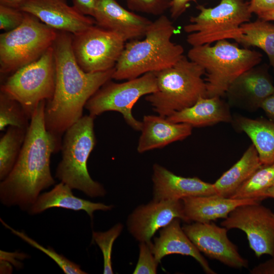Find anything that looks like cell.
Segmentation results:
<instances>
[{
    "mask_svg": "<svg viewBox=\"0 0 274 274\" xmlns=\"http://www.w3.org/2000/svg\"><path fill=\"white\" fill-rule=\"evenodd\" d=\"M1 222L2 224L7 229L10 230L14 234L17 235L21 239L31 245L32 247L42 251L47 255L66 274H86L87 272L82 270L80 266L76 263L67 259L64 256L58 254L53 249L49 247L48 248L42 246L33 239L29 237L24 232L18 231L7 223H6L1 218Z\"/></svg>",
    "mask_w": 274,
    "mask_h": 274,
    "instance_id": "30",
    "label": "cell"
},
{
    "mask_svg": "<svg viewBox=\"0 0 274 274\" xmlns=\"http://www.w3.org/2000/svg\"><path fill=\"white\" fill-rule=\"evenodd\" d=\"M156 90V78L154 72L146 73L123 83L110 80L90 97L85 108L94 117L107 111L118 112L122 115L128 125L140 131L142 121L133 117L132 109L140 98Z\"/></svg>",
    "mask_w": 274,
    "mask_h": 274,
    "instance_id": "10",
    "label": "cell"
},
{
    "mask_svg": "<svg viewBox=\"0 0 274 274\" xmlns=\"http://www.w3.org/2000/svg\"><path fill=\"white\" fill-rule=\"evenodd\" d=\"M72 188L60 182L50 191L40 195L27 211L30 215H36L52 208H61L75 211H84L93 219V213L98 210L108 211L113 208L112 205L100 202H93L75 196Z\"/></svg>",
    "mask_w": 274,
    "mask_h": 274,
    "instance_id": "23",
    "label": "cell"
},
{
    "mask_svg": "<svg viewBox=\"0 0 274 274\" xmlns=\"http://www.w3.org/2000/svg\"><path fill=\"white\" fill-rule=\"evenodd\" d=\"M219 96L199 98L192 106L175 112L166 118L175 123H184L193 127L231 123L232 115L228 103Z\"/></svg>",
    "mask_w": 274,
    "mask_h": 274,
    "instance_id": "21",
    "label": "cell"
},
{
    "mask_svg": "<svg viewBox=\"0 0 274 274\" xmlns=\"http://www.w3.org/2000/svg\"><path fill=\"white\" fill-rule=\"evenodd\" d=\"M249 10L258 16L274 10V0H250Z\"/></svg>",
    "mask_w": 274,
    "mask_h": 274,
    "instance_id": "35",
    "label": "cell"
},
{
    "mask_svg": "<svg viewBox=\"0 0 274 274\" xmlns=\"http://www.w3.org/2000/svg\"><path fill=\"white\" fill-rule=\"evenodd\" d=\"M184 212L189 223L191 221L209 223L220 218L225 219L237 207L260 202L255 199H239L219 196L216 194L188 197L182 199Z\"/></svg>",
    "mask_w": 274,
    "mask_h": 274,
    "instance_id": "22",
    "label": "cell"
},
{
    "mask_svg": "<svg viewBox=\"0 0 274 274\" xmlns=\"http://www.w3.org/2000/svg\"><path fill=\"white\" fill-rule=\"evenodd\" d=\"M199 14L192 16L184 27L193 46L212 44L220 40L233 39L244 23L249 22L252 13L249 2L245 0H221L213 8L198 5Z\"/></svg>",
    "mask_w": 274,
    "mask_h": 274,
    "instance_id": "8",
    "label": "cell"
},
{
    "mask_svg": "<svg viewBox=\"0 0 274 274\" xmlns=\"http://www.w3.org/2000/svg\"><path fill=\"white\" fill-rule=\"evenodd\" d=\"M93 18L96 25L118 33L125 41L145 36L152 22L125 9L116 0H100Z\"/></svg>",
    "mask_w": 274,
    "mask_h": 274,
    "instance_id": "17",
    "label": "cell"
},
{
    "mask_svg": "<svg viewBox=\"0 0 274 274\" xmlns=\"http://www.w3.org/2000/svg\"><path fill=\"white\" fill-rule=\"evenodd\" d=\"M273 184L274 163L262 164L230 198L261 201L265 191Z\"/></svg>",
    "mask_w": 274,
    "mask_h": 274,
    "instance_id": "28",
    "label": "cell"
},
{
    "mask_svg": "<svg viewBox=\"0 0 274 274\" xmlns=\"http://www.w3.org/2000/svg\"><path fill=\"white\" fill-rule=\"evenodd\" d=\"M175 30L168 17L160 15L152 22L144 40H133L125 44L112 79L130 80L176 63L184 56V50L182 45L171 41Z\"/></svg>",
    "mask_w": 274,
    "mask_h": 274,
    "instance_id": "3",
    "label": "cell"
},
{
    "mask_svg": "<svg viewBox=\"0 0 274 274\" xmlns=\"http://www.w3.org/2000/svg\"><path fill=\"white\" fill-rule=\"evenodd\" d=\"M95 117L83 116L64 132L62 139L61 160L55 177L72 189L80 190L89 197L103 196L104 186L94 181L87 168L89 156L96 145L94 130Z\"/></svg>",
    "mask_w": 274,
    "mask_h": 274,
    "instance_id": "5",
    "label": "cell"
},
{
    "mask_svg": "<svg viewBox=\"0 0 274 274\" xmlns=\"http://www.w3.org/2000/svg\"><path fill=\"white\" fill-rule=\"evenodd\" d=\"M18 8L58 31L73 35L96 24L93 17L82 14L74 6H69L66 0H26Z\"/></svg>",
    "mask_w": 274,
    "mask_h": 274,
    "instance_id": "15",
    "label": "cell"
},
{
    "mask_svg": "<svg viewBox=\"0 0 274 274\" xmlns=\"http://www.w3.org/2000/svg\"><path fill=\"white\" fill-rule=\"evenodd\" d=\"M128 8L133 11L153 15H162L169 8L171 0H125Z\"/></svg>",
    "mask_w": 274,
    "mask_h": 274,
    "instance_id": "33",
    "label": "cell"
},
{
    "mask_svg": "<svg viewBox=\"0 0 274 274\" xmlns=\"http://www.w3.org/2000/svg\"><path fill=\"white\" fill-rule=\"evenodd\" d=\"M221 225L228 230L237 228L243 231L257 257L264 254L274 257V213L260 202L237 207Z\"/></svg>",
    "mask_w": 274,
    "mask_h": 274,
    "instance_id": "12",
    "label": "cell"
},
{
    "mask_svg": "<svg viewBox=\"0 0 274 274\" xmlns=\"http://www.w3.org/2000/svg\"><path fill=\"white\" fill-rule=\"evenodd\" d=\"M262 165L252 144L241 158L213 184L216 195L230 198Z\"/></svg>",
    "mask_w": 274,
    "mask_h": 274,
    "instance_id": "25",
    "label": "cell"
},
{
    "mask_svg": "<svg viewBox=\"0 0 274 274\" xmlns=\"http://www.w3.org/2000/svg\"><path fill=\"white\" fill-rule=\"evenodd\" d=\"M274 91L272 79L266 64L256 65L237 77L225 95L232 107L253 112Z\"/></svg>",
    "mask_w": 274,
    "mask_h": 274,
    "instance_id": "16",
    "label": "cell"
},
{
    "mask_svg": "<svg viewBox=\"0 0 274 274\" xmlns=\"http://www.w3.org/2000/svg\"><path fill=\"white\" fill-rule=\"evenodd\" d=\"M268 197L274 198V184L269 188L264 194V199Z\"/></svg>",
    "mask_w": 274,
    "mask_h": 274,
    "instance_id": "42",
    "label": "cell"
},
{
    "mask_svg": "<svg viewBox=\"0 0 274 274\" xmlns=\"http://www.w3.org/2000/svg\"><path fill=\"white\" fill-rule=\"evenodd\" d=\"M175 218L189 223L184 212L182 199L152 200L138 207L127 219L129 232L141 242H149L160 228L168 225Z\"/></svg>",
    "mask_w": 274,
    "mask_h": 274,
    "instance_id": "14",
    "label": "cell"
},
{
    "mask_svg": "<svg viewBox=\"0 0 274 274\" xmlns=\"http://www.w3.org/2000/svg\"><path fill=\"white\" fill-rule=\"evenodd\" d=\"M55 87L52 46L38 59L13 73L2 84L1 92L18 101L30 120L40 103L52 98Z\"/></svg>",
    "mask_w": 274,
    "mask_h": 274,
    "instance_id": "9",
    "label": "cell"
},
{
    "mask_svg": "<svg viewBox=\"0 0 274 274\" xmlns=\"http://www.w3.org/2000/svg\"><path fill=\"white\" fill-rule=\"evenodd\" d=\"M258 17L265 21H274V10L264 13L258 16Z\"/></svg>",
    "mask_w": 274,
    "mask_h": 274,
    "instance_id": "41",
    "label": "cell"
},
{
    "mask_svg": "<svg viewBox=\"0 0 274 274\" xmlns=\"http://www.w3.org/2000/svg\"><path fill=\"white\" fill-rule=\"evenodd\" d=\"M179 218H175L168 225L162 228L159 236L151 243V248L156 260L159 263L168 255L178 254L194 258L208 274H215L208 261L201 255L180 225Z\"/></svg>",
    "mask_w": 274,
    "mask_h": 274,
    "instance_id": "20",
    "label": "cell"
},
{
    "mask_svg": "<svg viewBox=\"0 0 274 274\" xmlns=\"http://www.w3.org/2000/svg\"><path fill=\"white\" fill-rule=\"evenodd\" d=\"M125 42L118 33L94 25L73 35L72 47L81 68L86 72L95 73L115 67Z\"/></svg>",
    "mask_w": 274,
    "mask_h": 274,
    "instance_id": "11",
    "label": "cell"
},
{
    "mask_svg": "<svg viewBox=\"0 0 274 274\" xmlns=\"http://www.w3.org/2000/svg\"><path fill=\"white\" fill-rule=\"evenodd\" d=\"M245 47H256L267 56L274 71V24L258 18L241 25L233 39Z\"/></svg>",
    "mask_w": 274,
    "mask_h": 274,
    "instance_id": "26",
    "label": "cell"
},
{
    "mask_svg": "<svg viewBox=\"0 0 274 274\" xmlns=\"http://www.w3.org/2000/svg\"><path fill=\"white\" fill-rule=\"evenodd\" d=\"M212 45L193 46L187 57L202 67L206 76L207 96L222 97L240 75L260 64L262 55L254 50L239 48L226 40Z\"/></svg>",
    "mask_w": 274,
    "mask_h": 274,
    "instance_id": "4",
    "label": "cell"
},
{
    "mask_svg": "<svg viewBox=\"0 0 274 274\" xmlns=\"http://www.w3.org/2000/svg\"><path fill=\"white\" fill-rule=\"evenodd\" d=\"M251 274H274V257L250 270Z\"/></svg>",
    "mask_w": 274,
    "mask_h": 274,
    "instance_id": "38",
    "label": "cell"
},
{
    "mask_svg": "<svg viewBox=\"0 0 274 274\" xmlns=\"http://www.w3.org/2000/svg\"><path fill=\"white\" fill-rule=\"evenodd\" d=\"M73 35L58 31L53 45L55 87L52 98L46 101L44 119L47 130L62 140L65 131L82 116L90 97L112 79L115 67L88 73L78 63L72 47Z\"/></svg>",
    "mask_w": 274,
    "mask_h": 274,
    "instance_id": "1",
    "label": "cell"
},
{
    "mask_svg": "<svg viewBox=\"0 0 274 274\" xmlns=\"http://www.w3.org/2000/svg\"><path fill=\"white\" fill-rule=\"evenodd\" d=\"M154 73L157 90L145 99L160 116L167 117L207 97L203 68L184 55L174 65Z\"/></svg>",
    "mask_w": 274,
    "mask_h": 274,
    "instance_id": "6",
    "label": "cell"
},
{
    "mask_svg": "<svg viewBox=\"0 0 274 274\" xmlns=\"http://www.w3.org/2000/svg\"><path fill=\"white\" fill-rule=\"evenodd\" d=\"M30 119L21 105L6 94L0 92V130L13 126L27 129Z\"/></svg>",
    "mask_w": 274,
    "mask_h": 274,
    "instance_id": "29",
    "label": "cell"
},
{
    "mask_svg": "<svg viewBox=\"0 0 274 274\" xmlns=\"http://www.w3.org/2000/svg\"><path fill=\"white\" fill-rule=\"evenodd\" d=\"M24 12L19 9L0 4V29L6 31L18 27L23 22Z\"/></svg>",
    "mask_w": 274,
    "mask_h": 274,
    "instance_id": "34",
    "label": "cell"
},
{
    "mask_svg": "<svg viewBox=\"0 0 274 274\" xmlns=\"http://www.w3.org/2000/svg\"><path fill=\"white\" fill-rule=\"evenodd\" d=\"M182 228L197 249L208 257L233 268L248 267L247 259L239 253L237 246L227 236L228 229L212 222L184 224Z\"/></svg>",
    "mask_w": 274,
    "mask_h": 274,
    "instance_id": "13",
    "label": "cell"
},
{
    "mask_svg": "<svg viewBox=\"0 0 274 274\" xmlns=\"http://www.w3.org/2000/svg\"><path fill=\"white\" fill-rule=\"evenodd\" d=\"M152 179L154 200H179L216 194L213 184L197 177L177 176L158 164L153 166Z\"/></svg>",
    "mask_w": 274,
    "mask_h": 274,
    "instance_id": "18",
    "label": "cell"
},
{
    "mask_svg": "<svg viewBox=\"0 0 274 274\" xmlns=\"http://www.w3.org/2000/svg\"><path fill=\"white\" fill-rule=\"evenodd\" d=\"M230 123L236 131L244 133L250 138L262 164L274 163V122L234 114Z\"/></svg>",
    "mask_w": 274,
    "mask_h": 274,
    "instance_id": "24",
    "label": "cell"
},
{
    "mask_svg": "<svg viewBox=\"0 0 274 274\" xmlns=\"http://www.w3.org/2000/svg\"><path fill=\"white\" fill-rule=\"evenodd\" d=\"M123 229V225L118 223L107 231L92 232L93 241L98 245L104 258V274H113L112 253L113 245Z\"/></svg>",
    "mask_w": 274,
    "mask_h": 274,
    "instance_id": "31",
    "label": "cell"
},
{
    "mask_svg": "<svg viewBox=\"0 0 274 274\" xmlns=\"http://www.w3.org/2000/svg\"><path fill=\"white\" fill-rule=\"evenodd\" d=\"M74 6L82 14L93 17L100 0H73Z\"/></svg>",
    "mask_w": 274,
    "mask_h": 274,
    "instance_id": "36",
    "label": "cell"
},
{
    "mask_svg": "<svg viewBox=\"0 0 274 274\" xmlns=\"http://www.w3.org/2000/svg\"><path fill=\"white\" fill-rule=\"evenodd\" d=\"M192 128L189 124L173 122L159 115H145L142 121L137 151L142 153L183 140L191 135Z\"/></svg>",
    "mask_w": 274,
    "mask_h": 274,
    "instance_id": "19",
    "label": "cell"
},
{
    "mask_svg": "<svg viewBox=\"0 0 274 274\" xmlns=\"http://www.w3.org/2000/svg\"><path fill=\"white\" fill-rule=\"evenodd\" d=\"M58 31L24 12L22 23L0 35V72L13 73L41 57L53 46Z\"/></svg>",
    "mask_w": 274,
    "mask_h": 274,
    "instance_id": "7",
    "label": "cell"
},
{
    "mask_svg": "<svg viewBox=\"0 0 274 274\" xmlns=\"http://www.w3.org/2000/svg\"><path fill=\"white\" fill-rule=\"evenodd\" d=\"M190 2H196V0H171L169 10L171 17L177 19L186 10Z\"/></svg>",
    "mask_w": 274,
    "mask_h": 274,
    "instance_id": "37",
    "label": "cell"
},
{
    "mask_svg": "<svg viewBox=\"0 0 274 274\" xmlns=\"http://www.w3.org/2000/svg\"><path fill=\"white\" fill-rule=\"evenodd\" d=\"M260 109L265 112L269 120L274 122V91L263 101Z\"/></svg>",
    "mask_w": 274,
    "mask_h": 274,
    "instance_id": "39",
    "label": "cell"
},
{
    "mask_svg": "<svg viewBox=\"0 0 274 274\" xmlns=\"http://www.w3.org/2000/svg\"><path fill=\"white\" fill-rule=\"evenodd\" d=\"M151 242H141L138 261L134 274H155L158 262L156 260L151 248Z\"/></svg>",
    "mask_w": 274,
    "mask_h": 274,
    "instance_id": "32",
    "label": "cell"
},
{
    "mask_svg": "<svg viewBox=\"0 0 274 274\" xmlns=\"http://www.w3.org/2000/svg\"><path fill=\"white\" fill-rule=\"evenodd\" d=\"M26 0H0V4L18 8Z\"/></svg>",
    "mask_w": 274,
    "mask_h": 274,
    "instance_id": "40",
    "label": "cell"
},
{
    "mask_svg": "<svg viewBox=\"0 0 274 274\" xmlns=\"http://www.w3.org/2000/svg\"><path fill=\"white\" fill-rule=\"evenodd\" d=\"M46 101H41L34 112L15 165L0 183V200L6 206L28 210L40 192L55 183L51 173L50 159L53 153L61 150L62 140L46 129Z\"/></svg>",
    "mask_w": 274,
    "mask_h": 274,
    "instance_id": "2",
    "label": "cell"
},
{
    "mask_svg": "<svg viewBox=\"0 0 274 274\" xmlns=\"http://www.w3.org/2000/svg\"><path fill=\"white\" fill-rule=\"evenodd\" d=\"M27 129L10 126L0 139V180L12 170L23 145Z\"/></svg>",
    "mask_w": 274,
    "mask_h": 274,
    "instance_id": "27",
    "label": "cell"
}]
</instances>
